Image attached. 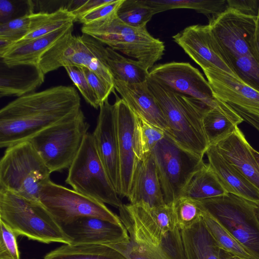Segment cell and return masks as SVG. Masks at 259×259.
Wrapping results in <instances>:
<instances>
[{"label":"cell","mask_w":259,"mask_h":259,"mask_svg":"<svg viewBox=\"0 0 259 259\" xmlns=\"http://www.w3.org/2000/svg\"><path fill=\"white\" fill-rule=\"evenodd\" d=\"M81 110L80 96L72 86L60 85L17 98L0 110V147L28 141Z\"/></svg>","instance_id":"6da1fadb"},{"label":"cell","mask_w":259,"mask_h":259,"mask_svg":"<svg viewBox=\"0 0 259 259\" xmlns=\"http://www.w3.org/2000/svg\"><path fill=\"white\" fill-rule=\"evenodd\" d=\"M147 83L160 106L170 135L182 147L203 157L209 144L203 126L211 109L194 98L172 91L148 77Z\"/></svg>","instance_id":"7a4b0ae2"},{"label":"cell","mask_w":259,"mask_h":259,"mask_svg":"<svg viewBox=\"0 0 259 259\" xmlns=\"http://www.w3.org/2000/svg\"><path fill=\"white\" fill-rule=\"evenodd\" d=\"M118 210L129 239L109 246L125 259H186L179 229L167 230L149 217L135 215L124 204Z\"/></svg>","instance_id":"3957f363"},{"label":"cell","mask_w":259,"mask_h":259,"mask_svg":"<svg viewBox=\"0 0 259 259\" xmlns=\"http://www.w3.org/2000/svg\"><path fill=\"white\" fill-rule=\"evenodd\" d=\"M0 220L17 236L44 243L70 244L62 226L40 203L0 189Z\"/></svg>","instance_id":"277c9868"},{"label":"cell","mask_w":259,"mask_h":259,"mask_svg":"<svg viewBox=\"0 0 259 259\" xmlns=\"http://www.w3.org/2000/svg\"><path fill=\"white\" fill-rule=\"evenodd\" d=\"M81 32L115 51H119L141 63L150 70L164 54V42L154 37L146 27H135L121 21L117 14L88 24Z\"/></svg>","instance_id":"5b68a950"},{"label":"cell","mask_w":259,"mask_h":259,"mask_svg":"<svg viewBox=\"0 0 259 259\" xmlns=\"http://www.w3.org/2000/svg\"><path fill=\"white\" fill-rule=\"evenodd\" d=\"M51 172L28 141L7 148L0 161V189L40 202Z\"/></svg>","instance_id":"8992f818"},{"label":"cell","mask_w":259,"mask_h":259,"mask_svg":"<svg viewBox=\"0 0 259 259\" xmlns=\"http://www.w3.org/2000/svg\"><path fill=\"white\" fill-rule=\"evenodd\" d=\"M90 124L82 110L44 129L28 141L50 171L69 169L77 156Z\"/></svg>","instance_id":"52a82bcc"},{"label":"cell","mask_w":259,"mask_h":259,"mask_svg":"<svg viewBox=\"0 0 259 259\" xmlns=\"http://www.w3.org/2000/svg\"><path fill=\"white\" fill-rule=\"evenodd\" d=\"M71 30L60 38L40 58L38 67L45 75L61 67H85L114 87V79L106 62V47L92 36Z\"/></svg>","instance_id":"ba28073f"},{"label":"cell","mask_w":259,"mask_h":259,"mask_svg":"<svg viewBox=\"0 0 259 259\" xmlns=\"http://www.w3.org/2000/svg\"><path fill=\"white\" fill-rule=\"evenodd\" d=\"M200 201L205 209L240 244L251 259H259L257 205L230 193Z\"/></svg>","instance_id":"9c48e42d"},{"label":"cell","mask_w":259,"mask_h":259,"mask_svg":"<svg viewBox=\"0 0 259 259\" xmlns=\"http://www.w3.org/2000/svg\"><path fill=\"white\" fill-rule=\"evenodd\" d=\"M65 182L75 191L98 201L117 208L122 204L99 156L92 133L87 134Z\"/></svg>","instance_id":"30bf717a"},{"label":"cell","mask_w":259,"mask_h":259,"mask_svg":"<svg viewBox=\"0 0 259 259\" xmlns=\"http://www.w3.org/2000/svg\"><path fill=\"white\" fill-rule=\"evenodd\" d=\"M165 203L172 204L181 195L192 174L204 163L203 157L182 147L168 133L152 151Z\"/></svg>","instance_id":"8fae6325"},{"label":"cell","mask_w":259,"mask_h":259,"mask_svg":"<svg viewBox=\"0 0 259 259\" xmlns=\"http://www.w3.org/2000/svg\"><path fill=\"white\" fill-rule=\"evenodd\" d=\"M39 201L62 226L83 217H97L123 226L119 215L104 203L51 180L42 187Z\"/></svg>","instance_id":"7c38bea8"},{"label":"cell","mask_w":259,"mask_h":259,"mask_svg":"<svg viewBox=\"0 0 259 259\" xmlns=\"http://www.w3.org/2000/svg\"><path fill=\"white\" fill-rule=\"evenodd\" d=\"M149 73L151 79L172 91L194 98L211 109H219L231 114L236 113L215 97L208 81L189 63L159 64L154 65Z\"/></svg>","instance_id":"4fadbf2b"},{"label":"cell","mask_w":259,"mask_h":259,"mask_svg":"<svg viewBox=\"0 0 259 259\" xmlns=\"http://www.w3.org/2000/svg\"><path fill=\"white\" fill-rule=\"evenodd\" d=\"M258 16L246 15L228 8L208 20V25L227 61L230 57L252 56L249 42L255 29Z\"/></svg>","instance_id":"5bb4252c"},{"label":"cell","mask_w":259,"mask_h":259,"mask_svg":"<svg viewBox=\"0 0 259 259\" xmlns=\"http://www.w3.org/2000/svg\"><path fill=\"white\" fill-rule=\"evenodd\" d=\"M172 38L203 71L219 69L238 78L208 24L187 26L173 35Z\"/></svg>","instance_id":"9a60e30c"},{"label":"cell","mask_w":259,"mask_h":259,"mask_svg":"<svg viewBox=\"0 0 259 259\" xmlns=\"http://www.w3.org/2000/svg\"><path fill=\"white\" fill-rule=\"evenodd\" d=\"M114 103L119 164L120 197H127L138 160L135 153L137 115L114 92Z\"/></svg>","instance_id":"2e32d148"},{"label":"cell","mask_w":259,"mask_h":259,"mask_svg":"<svg viewBox=\"0 0 259 259\" xmlns=\"http://www.w3.org/2000/svg\"><path fill=\"white\" fill-rule=\"evenodd\" d=\"M203 72L218 100L237 115L250 114L259 117V91L221 69H210Z\"/></svg>","instance_id":"e0dca14e"},{"label":"cell","mask_w":259,"mask_h":259,"mask_svg":"<svg viewBox=\"0 0 259 259\" xmlns=\"http://www.w3.org/2000/svg\"><path fill=\"white\" fill-rule=\"evenodd\" d=\"M92 133L99 156L117 193L119 192V164L115 107L108 100L100 107Z\"/></svg>","instance_id":"ac0fdd59"},{"label":"cell","mask_w":259,"mask_h":259,"mask_svg":"<svg viewBox=\"0 0 259 259\" xmlns=\"http://www.w3.org/2000/svg\"><path fill=\"white\" fill-rule=\"evenodd\" d=\"M62 228L71 240L70 244H96L107 246L129 239L127 230L120 226L94 217L79 218Z\"/></svg>","instance_id":"d6986e66"},{"label":"cell","mask_w":259,"mask_h":259,"mask_svg":"<svg viewBox=\"0 0 259 259\" xmlns=\"http://www.w3.org/2000/svg\"><path fill=\"white\" fill-rule=\"evenodd\" d=\"M114 88L137 115L170 134L161 109L150 91L147 81L130 84L114 80Z\"/></svg>","instance_id":"ffe728a7"},{"label":"cell","mask_w":259,"mask_h":259,"mask_svg":"<svg viewBox=\"0 0 259 259\" xmlns=\"http://www.w3.org/2000/svg\"><path fill=\"white\" fill-rule=\"evenodd\" d=\"M127 198L131 204L150 207L166 204L152 152L138 161Z\"/></svg>","instance_id":"44dd1931"},{"label":"cell","mask_w":259,"mask_h":259,"mask_svg":"<svg viewBox=\"0 0 259 259\" xmlns=\"http://www.w3.org/2000/svg\"><path fill=\"white\" fill-rule=\"evenodd\" d=\"M214 146L222 156L259 191V166L251 153V146L238 126Z\"/></svg>","instance_id":"7402d4cb"},{"label":"cell","mask_w":259,"mask_h":259,"mask_svg":"<svg viewBox=\"0 0 259 259\" xmlns=\"http://www.w3.org/2000/svg\"><path fill=\"white\" fill-rule=\"evenodd\" d=\"M71 30H73V23L46 35L13 44L0 54L1 62L8 67L38 66L41 56Z\"/></svg>","instance_id":"603a6c76"},{"label":"cell","mask_w":259,"mask_h":259,"mask_svg":"<svg viewBox=\"0 0 259 259\" xmlns=\"http://www.w3.org/2000/svg\"><path fill=\"white\" fill-rule=\"evenodd\" d=\"M205 154L208 159V164L228 193L259 206V191L222 156L215 146H209Z\"/></svg>","instance_id":"cb8c5ba5"},{"label":"cell","mask_w":259,"mask_h":259,"mask_svg":"<svg viewBox=\"0 0 259 259\" xmlns=\"http://www.w3.org/2000/svg\"><path fill=\"white\" fill-rule=\"evenodd\" d=\"M3 64L4 68L1 67L0 75L1 98H18L34 92L45 81V74L38 66L22 65L8 67Z\"/></svg>","instance_id":"d4e9b609"},{"label":"cell","mask_w":259,"mask_h":259,"mask_svg":"<svg viewBox=\"0 0 259 259\" xmlns=\"http://www.w3.org/2000/svg\"><path fill=\"white\" fill-rule=\"evenodd\" d=\"M181 235L186 259H220L221 247L202 219L192 227L181 231Z\"/></svg>","instance_id":"484cf974"},{"label":"cell","mask_w":259,"mask_h":259,"mask_svg":"<svg viewBox=\"0 0 259 259\" xmlns=\"http://www.w3.org/2000/svg\"><path fill=\"white\" fill-rule=\"evenodd\" d=\"M227 193L213 169L204 163L191 176L180 197L202 201Z\"/></svg>","instance_id":"4316f807"},{"label":"cell","mask_w":259,"mask_h":259,"mask_svg":"<svg viewBox=\"0 0 259 259\" xmlns=\"http://www.w3.org/2000/svg\"><path fill=\"white\" fill-rule=\"evenodd\" d=\"M106 58L114 80L138 84L146 82L149 76V70L141 63L123 57L108 47Z\"/></svg>","instance_id":"83f0119b"},{"label":"cell","mask_w":259,"mask_h":259,"mask_svg":"<svg viewBox=\"0 0 259 259\" xmlns=\"http://www.w3.org/2000/svg\"><path fill=\"white\" fill-rule=\"evenodd\" d=\"M154 14L169 10H193L208 20L221 14L228 8L227 0H143Z\"/></svg>","instance_id":"f1b7e54d"},{"label":"cell","mask_w":259,"mask_h":259,"mask_svg":"<svg viewBox=\"0 0 259 259\" xmlns=\"http://www.w3.org/2000/svg\"><path fill=\"white\" fill-rule=\"evenodd\" d=\"M44 259H125L118 251L104 245L64 244L48 253Z\"/></svg>","instance_id":"f546056e"},{"label":"cell","mask_w":259,"mask_h":259,"mask_svg":"<svg viewBox=\"0 0 259 259\" xmlns=\"http://www.w3.org/2000/svg\"><path fill=\"white\" fill-rule=\"evenodd\" d=\"M51 13H29L4 23L0 24V53L11 44L40 26L50 16Z\"/></svg>","instance_id":"4dcf8cb0"},{"label":"cell","mask_w":259,"mask_h":259,"mask_svg":"<svg viewBox=\"0 0 259 259\" xmlns=\"http://www.w3.org/2000/svg\"><path fill=\"white\" fill-rule=\"evenodd\" d=\"M243 121L236 113L231 114L215 108L208 109L203 115L202 122L209 146L233 133Z\"/></svg>","instance_id":"1f68e13d"},{"label":"cell","mask_w":259,"mask_h":259,"mask_svg":"<svg viewBox=\"0 0 259 259\" xmlns=\"http://www.w3.org/2000/svg\"><path fill=\"white\" fill-rule=\"evenodd\" d=\"M166 132L137 115L135 127V153L139 161L151 153Z\"/></svg>","instance_id":"d6a6232c"},{"label":"cell","mask_w":259,"mask_h":259,"mask_svg":"<svg viewBox=\"0 0 259 259\" xmlns=\"http://www.w3.org/2000/svg\"><path fill=\"white\" fill-rule=\"evenodd\" d=\"M170 205L176 226L181 231L199 222L205 211L200 201L188 197H180Z\"/></svg>","instance_id":"836d02e7"},{"label":"cell","mask_w":259,"mask_h":259,"mask_svg":"<svg viewBox=\"0 0 259 259\" xmlns=\"http://www.w3.org/2000/svg\"><path fill=\"white\" fill-rule=\"evenodd\" d=\"M74 21H75V17L73 13L67 8L61 7L51 13L50 17L40 26L27 33L20 39L11 44L7 48L15 44L46 35L73 23Z\"/></svg>","instance_id":"e575fe53"},{"label":"cell","mask_w":259,"mask_h":259,"mask_svg":"<svg viewBox=\"0 0 259 259\" xmlns=\"http://www.w3.org/2000/svg\"><path fill=\"white\" fill-rule=\"evenodd\" d=\"M202 219L206 228L221 248L241 257L251 259L240 244L205 209Z\"/></svg>","instance_id":"d590c367"},{"label":"cell","mask_w":259,"mask_h":259,"mask_svg":"<svg viewBox=\"0 0 259 259\" xmlns=\"http://www.w3.org/2000/svg\"><path fill=\"white\" fill-rule=\"evenodd\" d=\"M154 15L143 0H123L117 13L121 21L135 27H146Z\"/></svg>","instance_id":"8d00e7d4"},{"label":"cell","mask_w":259,"mask_h":259,"mask_svg":"<svg viewBox=\"0 0 259 259\" xmlns=\"http://www.w3.org/2000/svg\"><path fill=\"white\" fill-rule=\"evenodd\" d=\"M236 76L244 83L259 91V62L252 56L243 55L228 59Z\"/></svg>","instance_id":"74e56055"},{"label":"cell","mask_w":259,"mask_h":259,"mask_svg":"<svg viewBox=\"0 0 259 259\" xmlns=\"http://www.w3.org/2000/svg\"><path fill=\"white\" fill-rule=\"evenodd\" d=\"M64 68L85 101L95 109L100 108L101 104L91 88L82 68L77 66H65Z\"/></svg>","instance_id":"f35d334b"},{"label":"cell","mask_w":259,"mask_h":259,"mask_svg":"<svg viewBox=\"0 0 259 259\" xmlns=\"http://www.w3.org/2000/svg\"><path fill=\"white\" fill-rule=\"evenodd\" d=\"M0 259H20L16 234L0 220Z\"/></svg>","instance_id":"ab89813d"},{"label":"cell","mask_w":259,"mask_h":259,"mask_svg":"<svg viewBox=\"0 0 259 259\" xmlns=\"http://www.w3.org/2000/svg\"><path fill=\"white\" fill-rule=\"evenodd\" d=\"M123 0H111L79 18L76 21L84 24H88L102 20L117 14Z\"/></svg>","instance_id":"60d3db41"},{"label":"cell","mask_w":259,"mask_h":259,"mask_svg":"<svg viewBox=\"0 0 259 259\" xmlns=\"http://www.w3.org/2000/svg\"><path fill=\"white\" fill-rule=\"evenodd\" d=\"M84 75L94 93L96 95L101 105L107 100L110 94L115 92L114 87L104 82L96 74L85 67H81Z\"/></svg>","instance_id":"b9f144b4"},{"label":"cell","mask_w":259,"mask_h":259,"mask_svg":"<svg viewBox=\"0 0 259 259\" xmlns=\"http://www.w3.org/2000/svg\"><path fill=\"white\" fill-rule=\"evenodd\" d=\"M229 8L243 14L259 15V0H227Z\"/></svg>","instance_id":"7bdbcfd3"},{"label":"cell","mask_w":259,"mask_h":259,"mask_svg":"<svg viewBox=\"0 0 259 259\" xmlns=\"http://www.w3.org/2000/svg\"><path fill=\"white\" fill-rule=\"evenodd\" d=\"M111 0L74 1V8L70 11L75 17V21L83 15L106 4Z\"/></svg>","instance_id":"ee69618b"},{"label":"cell","mask_w":259,"mask_h":259,"mask_svg":"<svg viewBox=\"0 0 259 259\" xmlns=\"http://www.w3.org/2000/svg\"><path fill=\"white\" fill-rule=\"evenodd\" d=\"M15 7L12 2L9 0H0V24L12 20Z\"/></svg>","instance_id":"f6af8a7d"},{"label":"cell","mask_w":259,"mask_h":259,"mask_svg":"<svg viewBox=\"0 0 259 259\" xmlns=\"http://www.w3.org/2000/svg\"><path fill=\"white\" fill-rule=\"evenodd\" d=\"M249 47L252 56L259 62V15L254 34L249 42Z\"/></svg>","instance_id":"bcb514c9"},{"label":"cell","mask_w":259,"mask_h":259,"mask_svg":"<svg viewBox=\"0 0 259 259\" xmlns=\"http://www.w3.org/2000/svg\"><path fill=\"white\" fill-rule=\"evenodd\" d=\"M220 259H247L241 257L234 254L226 250L221 248L220 251Z\"/></svg>","instance_id":"7dc6e473"},{"label":"cell","mask_w":259,"mask_h":259,"mask_svg":"<svg viewBox=\"0 0 259 259\" xmlns=\"http://www.w3.org/2000/svg\"><path fill=\"white\" fill-rule=\"evenodd\" d=\"M251 151L258 165L259 166V152L254 149L252 147L251 148Z\"/></svg>","instance_id":"c3c4849f"},{"label":"cell","mask_w":259,"mask_h":259,"mask_svg":"<svg viewBox=\"0 0 259 259\" xmlns=\"http://www.w3.org/2000/svg\"><path fill=\"white\" fill-rule=\"evenodd\" d=\"M256 211H257V217H258V218L259 219V206H258Z\"/></svg>","instance_id":"681fc988"}]
</instances>
